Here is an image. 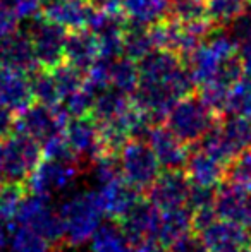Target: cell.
Returning <instances> with one entry per match:
<instances>
[{"instance_id": "6da1fadb", "label": "cell", "mask_w": 251, "mask_h": 252, "mask_svg": "<svg viewBox=\"0 0 251 252\" xmlns=\"http://www.w3.org/2000/svg\"><path fill=\"white\" fill-rule=\"evenodd\" d=\"M220 115L210 108L196 90L179 98L164 119V126L188 148H193L215 124Z\"/></svg>"}, {"instance_id": "7a4b0ae2", "label": "cell", "mask_w": 251, "mask_h": 252, "mask_svg": "<svg viewBox=\"0 0 251 252\" xmlns=\"http://www.w3.org/2000/svg\"><path fill=\"white\" fill-rule=\"evenodd\" d=\"M59 215L64 220V240L69 246H81L88 242L102 223V204L98 192H86L72 197L61 208Z\"/></svg>"}, {"instance_id": "3957f363", "label": "cell", "mask_w": 251, "mask_h": 252, "mask_svg": "<svg viewBox=\"0 0 251 252\" xmlns=\"http://www.w3.org/2000/svg\"><path fill=\"white\" fill-rule=\"evenodd\" d=\"M69 120L71 115L62 105L47 106L33 101L23 112L16 113L12 132L26 134L41 144L48 137L64 132Z\"/></svg>"}, {"instance_id": "277c9868", "label": "cell", "mask_w": 251, "mask_h": 252, "mask_svg": "<svg viewBox=\"0 0 251 252\" xmlns=\"http://www.w3.org/2000/svg\"><path fill=\"white\" fill-rule=\"evenodd\" d=\"M119 165L126 182L141 194L146 192L162 170L150 144L144 139H127L119 151Z\"/></svg>"}, {"instance_id": "5b68a950", "label": "cell", "mask_w": 251, "mask_h": 252, "mask_svg": "<svg viewBox=\"0 0 251 252\" xmlns=\"http://www.w3.org/2000/svg\"><path fill=\"white\" fill-rule=\"evenodd\" d=\"M2 175L9 182H26L41 159V144L26 134L12 132L2 139Z\"/></svg>"}, {"instance_id": "8992f818", "label": "cell", "mask_w": 251, "mask_h": 252, "mask_svg": "<svg viewBox=\"0 0 251 252\" xmlns=\"http://www.w3.org/2000/svg\"><path fill=\"white\" fill-rule=\"evenodd\" d=\"M31 17L33 21L26 31L38 65L43 69H54L64 62V43H66L67 30L41 14L38 16L35 14Z\"/></svg>"}, {"instance_id": "52a82bcc", "label": "cell", "mask_w": 251, "mask_h": 252, "mask_svg": "<svg viewBox=\"0 0 251 252\" xmlns=\"http://www.w3.org/2000/svg\"><path fill=\"white\" fill-rule=\"evenodd\" d=\"M189 189H191V182L182 168L164 170V172L160 170L157 179L146 189L144 197L157 209L164 211V209L186 206Z\"/></svg>"}, {"instance_id": "ba28073f", "label": "cell", "mask_w": 251, "mask_h": 252, "mask_svg": "<svg viewBox=\"0 0 251 252\" xmlns=\"http://www.w3.org/2000/svg\"><path fill=\"white\" fill-rule=\"evenodd\" d=\"M158 221H160V209H157L146 197H141L124 218L115 221L122 230L129 246L143 242V240H157Z\"/></svg>"}, {"instance_id": "9c48e42d", "label": "cell", "mask_w": 251, "mask_h": 252, "mask_svg": "<svg viewBox=\"0 0 251 252\" xmlns=\"http://www.w3.org/2000/svg\"><path fill=\"white\" fill-rule=\"evenodd\" d=\"M77 175L76 163L55 161V159H40L36 168L31 172L26 180V189L31 194L50 196L52 190L67 187Z\"/></svg>"}, {"instance_id": "30bf717a", "label": "cell", "mask_w": 251, "mask_h": 252, "mask_svg": "<svg viewBox=\"0 0 251 252\" xmlns=\"http://www.w3.org/2000/svg\"><path fill=\"white\" fill-rule=\"evenodd\" d=\"M214 208L218 218L239 223L248 230L251 228V204L248 190L222 180L215 187Z\"/></svg>"}, {"instance_id": "8fae6325", "label": "cell", "mask_w": 251, "mask_h": 252, "mask_svg": "<svg viewBox=\"0 0 251 252\" xmlns=\"http://www.w3.org/2000/svg\"><path fill=\"white\" fill-rule=\"evenodd\" d=\"M64 136L69 144L72 155L76 156V161H93L98 155H102L100 136L95 120L88 117H71L67 124Z\"/></svg>"}, {"instance_id": "7c38bea8", "label": "cell", "mask_w": 251, "mask_h": 252, "mask_svg": "<svg viewBox=\"0 0 251 252\" xmlns=\"http://www.w3.org/2000/svg\"><path fill=\"white\" fill-rule=\"evenodd\" d=\"M207 252H238L250 244V230L229 220L217 218L198 233Z\"/></svg>"}, {"instance_id": "4fadbf2b", "label": "cell", "mask_w": 251, "mask_h": 252, "mask_svg": "<svg viewBox=\"0 0 251 252\" xmlns=\"http://www.w3.org/2000/svg\"><path fill=\"white\" fill-rule=\"evenodd\" d=\"M155 158H157L160 168L164 170H179L184 168L186 159L189 155V148L182 144L164 124H155L150 129L146 137Z\"/></svg>"}, {"instance_id": "5bb4252c", "label": "cell", "mask_w": 251, "mask_h": 252, "mask_svg": "<svg viewBox=\"0 0 251 252\" xmlns=\"http://www.w3.org/2000/svg\"><path fill=\"white\" fill-rule=\"evenodd\" d=\"M140 190L127 184L124 177L119 175L110 182H105L104 187L98 190V199L102 204V211L112 221H119L124 218L126 213L143 197Z\"/></svg>"}, {"instance_id": "9a60e30c", "label": "cell", "mask_w": 251, "mask_h": 252, "mask_svg": "<svg viewBox=\"0 0 251 252\" xmlns=\"http://www.w3.org/2000/svg\"><path fill=\"white\" fill-rule=\"evenodd\" d=\"M0 67L16 69L30 74L38 67L28 31H12L0 38Z\"/></svg>"}, {"instance_id": "2e32d148", "label": "cell", "mask_w": 251, "mask_h": 252, "mask_svg": "<svg viewBox=\"0 0 251 252\" xmlns=\"http://www.w3.org/2000/svg\"><path fill=\"white\" fill-rule=\"evenodd\" d=\"M33 103V93L30 86V76L16 69L0 67V105L16 113Z\"/></svg>"}, {"instance_id": "e0dca14e", "label": "cell", "mask_w": 251, "mask_h": 252, "mask_svg": "<svg viewBox=\"0 0 251 252\" xmlns=\"http://www.w3.org/2000/svg\"><path fill=\"white\" fill-rule=\"evenodd\" d=\"M98 59V40L88 28L67 31L64 43V62L86 72L88 67Z\"/></svg>"}, {"instance_id": "ac0fdd59", "label": "cell", "mask_w": 251, "mask_h": 252, "mask_svg": "<svg viewBox=\"0 0 251 252\" xmlns=\"http://www.w3.org/2000/svg\"><path fill=\"white\" fill-rule=\"evenodd\" d=\"M182 170L193 186L217 187L224 179V165L196 146L189 148L188 159Z\"/></svg>"}, {"instance_id": "d6986e66", "label": "cell", "mask_w": 251, "mask_h": 252, "mask_svg": "<svg viewBox=\"0 0 251 252\" xmlns=\"http://www.w3.org/2000/svg\"><path fill=\"white\" fill-rule=\"evenodd\" d=\"M191 232V211L188 206L164 209L160 211V221H158L157 242L167 247L176 239Z\"/></svg>"}, {"instance_id": "ffe728a7", "label": "cell", "mask_w": 251, "mask_h": 252, "mask_svg": "<svg viewBox=\"0 0 251 252\" xmlns=\"http://www.w3.org/2000/svg\"><path fill=\"white\" fill-rule=\"evenodd\" d=\"M151 50H155V41L150 26L127 21L122 33V55L138 62Z\"/></svg>"}, {"instance_id": "44dd1931", "label": "cell", "mask_w": 251, "mask_h": 252, "mask_svg": "<svg viewBox=\"0 0 251 252\" xmlns=\"http://www.w3.org/2000/svg\"><path fill=\"white\" fill-rule=\"evenodd\" d=\"M171 0H122V10L129 23L150 24L167 16Z\"/></svg>"}, {"instance_id": "7402d4cb", "label": "cell", "mask_w": 251, "mask_h": 252, "mask_svg": "<svg viewBox=\"0 0 251 252\" xmlns=\"http://www.w3.org/2000/svg\"><path fill=\"white\" fill-rule=\"evenodd\" d=\"M30 86L31 93H33V101L41 103V105L47 106H55L61 105L62 98L61 93L57 90V84L52 76L50 69H43V67L38 65L35 70H31L30 74Z\"/></svg>"}, {"instance_id": "603a6c76", "label": "cell", "mask_w": 251, "mask_h": 252, "mask_svg": "<svg viewBox=\"0 0 251 252\" xmlns=\"http://www.w3.org/2000/svg\"><path fill=\"white\" fill-rule=\"evenodd\" d=\"M91 252H129L131 246L115 221L98 225L91 235Z\"/></svg>"}, {"instance_id": "cb8c5ba5", "label": "cell", "mask_w": 251, "mask_h": 252, "mask_svg": "<svg viewBox=\"0 0 251 252\" xmlns=\"http://www.w3.org/2000/svg\"><path fill=\"white\" fill-rule=\"evenodd\" d=\"M251 0H207L208 19L215 28H227L248 10Z\"/></svg>"}, {"instance_id": "d4e9b609", "label": "cell", "mask_w": 251, "mask_h": 252, "mask_svg": "<svg viewBox=\"0 0 251 252\" xmlns=\"http://www.w3.org/2000/svg\"><path fill=\"white\" fill-rule=\"evenodd\" d=\"M108 86L122 91L126 94H133L138 86V65L134 60L127 57H117L112 62L110 77H108Z\"/></svg>"}, {"instance_id": "484cf974", "label": "cell", "mask_w": 251, "mask_h": 252, "mask_svg": "<svg viewBox=\"0 0 251 252\" xmlns=\"http://www.w3.org/2000/svg\"><path fill=\"white\" fill-rule=\"evenodd\" d=\"M222 180L251 192V146L241 150L224 166Z\"/></svg>"}, {"instance_id": "4316f807", "label": "cell", "mask_w": 251, "mask_h": 252, "mask_svg": "<svg viewBox=\"0 0 251 252\" xmlns=\"http://www.w3.org/2000/svg\"><path fill=\"white\" fill-rule=\"evenodd\" d=\"M26 194V182L0 180V223L12 221L17 208Z\"/></svg>"}, {"instance_id": "83f0119b", "label": "cell", "mask_w": 251, "mask_h": 252, "mask_svg": "<svg viewBox=\"0 0 251 252\" xmlns=\"http://www.w3.org/2000/svg\"><path fill=\"white\" fill-rule=\"evenodd\" d=\"M30 228H33L36 233H40L45 240H48L50 244H59L64 240V232H66V226H64V220L59 213L52 211V208L48 206L47 209L40 213L33 221L30 223Z\"/></svg>"}, {"instance_id": "f1b7e54d", "label": "cell", "mask_w": 251, "mask_h": 252, "mask_svg": "<svg viewBox=\"0 0 251 252\" xmlns=\"http://www.w3.org/2000/svg\"><path fill=\"white\" fill-rule=\"evenodd\" d=\"M167 16L186 24L207 21V0H171Z\"/></svg>"}, {"instance_id": "f546056e", "label": "cell", "mask_w": 251, "mask_h": 252, "mask_svg": "<svg viewBox=\"0 0 251 252\" xmlns=\"http://www.w3.org/2000/svg\"><path fill=\"white\" fill-rule=\"evenodd\" d=\"M10 233H12L10 240L12 252H48L52 247L48 240H45L40 233L26 225H17Z\"/></svg>"}, {"instance_id": "4dcf8cb0", "label": "cell", "mask_w": 251, "mask_h": 252, "mask_svg": "<svg viewBox=\"0 0 251 252\" xmlns=\"http://www.w3.org/2000/svg\"><path fill=\"white\" fill-rule=\"evenodd\" d=\"M50 70H52V76H54L62 100L66 96H69L71 93L79 90L84 83V72H81L79 69H76V67H72L67 62L59 63L57 67H54V69H50Z\"/></svg>"}, {"instance_id": "1f68e13d", "label": "cell", "mask_w": 251, "mask_h": 252, "mask_svg": "<svg viewBox=\"0 0 251 252\" xmlns=\"http://www.w3.org/2000/svg\"><path fill=\"white\" fill-rule=\"evenodd\" d=\"M165 249H167V252H207L200 235L194 232L184 233L182 237L176 239L172 244H169Z\"/></svg>"}, {"instance_id": "d6a6232c", "label": "cell", "mask_w": 251, "mask_h": 252, "mask_svg": "<svg viewBox=\"0 0 251 252\" xmlns=\"http://www.w3.org/2000/svg\"><path fill=\"white\" fill-rule=\"evenodd\" d=\"M17 21H19V16H17L12 3H9L7 0H0V38L16 31Z\"/></svg>"}, {"instance_id": "836d02e7", "label": "cell", "mask_w": 251, "mask_h": 252, "mask_svg": "<svg viewBox=\"0 0 251 252\" xmlns=\"http://www.w3.org/2000/svg\"><path fill=\"white\" fill-rule=\"evenodd\" d=\"M14 113L9 108L0 105V139H5L7 136L12 134L14 129Z\"/></svg>"}, {"instance_id": "e575fe53", "label": "cell", "mask_w": 251, "mask_h": 252, "mask_svg": "<svg viewBox=\"0 0 251 252\" xmlns=\"http://www.w3.org/2000/svg\"><path fill=\"white\" fill-rule=\"evenodd\" d=\"M93 9L105 10V12H114V14H124L122 10V0H88Z\"/></svg>"}, {"instance_id": "d590c367", "label": "cell", "mask_w": 251, "mask_h": 252, "mask_svg": "<svg viewBox=\"0 0 251 252\" xmlns=\"http://www.w3.org/2000/svg\"><path fill=\"white\" fill-rule=\"evenodd\" d=\"M129 252H167V249L157 240H143V242L131 247Z\"/></svg>"}, {"instance_id": "8d00e7d4", "label": "cell", "mask_w": 251, "mask_h": 252, "mask_svg": "<svg viewBox=\"0 0 251 252\" xmlns=\"http://www.w3.org/2000/svg\"><path fill=\"white\" fill-rule=\"evenodd\" d=\"M7 233H9V232L5 230V225H3V223H0V251L7 246Z\"/></svg>"}, {"instance_id": "74e56055", "label": "cell", "mask_w": 251, "mask_h": 252, "mask_svg": "<svg viewBox=\"0 0 251 252\" xmlns=\"http://www.w3.org/2000/svg\"><path fill=\"white\" fill-rule=\"evenodd\" d=\"M2 159H3V155H2V139H0V180H3V175H2Z\"/></svg>"}, {"instance_id": "f35d334b", "label": "cell", "mask_w": 251, "mask_h": 252, "mask_svg": "<svg viewBox=\"0 0 251 252\" xmlns=\"http://www.w3.org/2000/svg\"><path fill=\"white\" fill-rule=\"evenodd\" d=\"M238 252H251V246H250V244H248V246L241 247V249H239Z\"/></svg>"}, {"instance_id": "ab89813d", "label": "cell", "mask_w": 251, "mask_h": 252, "mask_svg": "<svg viewBox=\"0 0 251 252\" xmlns=\"http://www.w3.org/2000/svg\"><path fill=\"white\" fill-rule=\"evenodd\" d=\"M48 252H62L61 249H54V251H48Z\"/></svg>"}, {"instance_id": "60d3db41", "label": "cell", "mask_w": 251, "mask_h": 252, "mask_svg": "<svg viewBox=\"0 0 251 252\" xmlns=\"http://www.w3.org/2000/svg\"><path fill=\"white\" fill-rule=\"evenodd\" d=\"M250 246H251V228H250Z\"/></svg>"}]
</instances>
